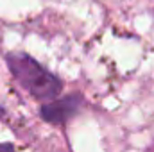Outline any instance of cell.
<instances>
[{
    "mask_svg": "<svg viewBox=\"0 0 154 152\" xmlns=\"http://www.w3.org/2000/svg\"><path fill=\"white\" fill-rule=\"evenodd\" d=\"M0 152H14V147L11 143H0Z\"/></svg>",
    "mask_w": 154,
    "mask_h": 152,
    "instance_id": "cell-3",
    "label": "cell"
},
{
    "mask_svg": "<svg viewBox=\"0 0 154 152\" xmlns=\"http://www.w3.org/2000/svg\"><path fill=\"white\" fill-rule=\"evenodd\" d=\"M82 106V97L81 95H66L63 99H56L52 102H47L41 106L39 114L45 122L48 123H66L70 118H74Z\"/></svg>",
    "mask_w": 154,
    "mask_h": 152,
    "instance_id": "cell-2",
    "label": "cell"
},
{
    "mask_svg": "<svg viewBox=\"0 0 154 152\" xmlns=\"http://www.w3.org/2000/svg\"><path fill=\"white\" fill-rule=\"evenodd\" d=\"M7 65L14 79L38 100H52L63 90V82L57 77L25 54L7 56Z\"/></svg>",
    "mask_w": 154,
    "mask_h": 152,
    "instance_id": "cell-1",
    "label": "cell"
},
{
    "mask_svg": "<svg viewBox=\"0 0 154 152\" xmlns=\"http://www.w3.org/2000/svg\"><path fill=\"white\" fill-rule=\"evenodd\" d=\"M2 114H4V109H2V108H0V116H2Z\"/></svg>",
    "mask_w": 154,
    "mask_h": 152,
    "instance_id": "cell-4",
    "label": "cell"
}]
</instances>
